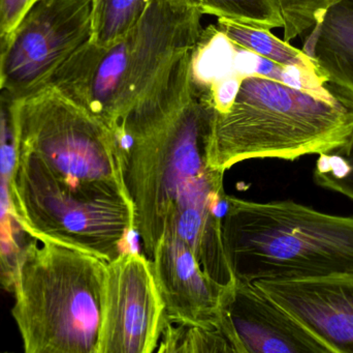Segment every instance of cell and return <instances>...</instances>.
<instances>
[{"mask_svg":"<svg viewBox=\"0 0 353 353\" xmlns=\"http://www.w3.org/2000/svg\"><path fill=\"white\" fill-rule=\"evenodd\" d=\"M159 353L236 352L221 327L163 321Z\"/></svg>","mask_w":353,"mask_h":353,"instance_id":"15","label":"cell"},{"mask_svg":"<svg viewBox=\"0 0 353 353\" xmlns=\"http://www.w3.org/2000/svg\"><path fill=\"white\" fill-rule=\"evenodd\" d=\"M14 122L17 161L70 188L130 200L113 128L57 89L47 85L17 99Z\"/></svg>","mask_w":353,"mask_h":353,"instance_id":"6","label":"cell"},{"mask_svg":"<svg viewBox=\"0 0 353 353\" xmlns=\"http://www.w3.org/2000/svg\"><path fill=\"white\" fill-rule=\"evenodd\" d=\"M10 191L14 213L32 238L91 253L108 263L132 250L134 211L128 199L70 188L19 161Z\"/></svg>","mask_w":353,"mask_h":353,"instance_id":"7","label":"cell"},{"mask_svg":"<svg viewBox=\"0 0 353 353\" xmlns=\"http://www.w3.org/2000/svg\"><path fill=\"white\" fill-rule=\"evenodd\" d=\"M170 3L180 8H199L197 0H168ZM201 10V8H199Z\"/></svg>","mask_w":353,"mask_h":353,"instance_id":"24","label":"cell"},{"mask_svg":"<svg viewBox=\"0 0 353 353\" xmlns=\"http://www.w3.org/2000/svg\"><path fill=\"white\" fill-rule=\"evenodd\" d=\"M31 236L14 213L10 186L0 182V277L1 287L12 289L17 260Z\"/></svg>","mask_w":353,"mask_h":353,"instance_id":"18","label":"cell"},{"mask_svg":"<svg viewBox=\"0 0 353 353\" xmlns=\"http://www.w3.org/2000/svg\"><path fill=\"white\" fill-rule=\"evenodd\" d=\"M92 0H39L24 17L1 64L3 89L16 99L47 86L90 39Z\"/></svg>","mask_w":353,"mask_h":353,"instance_id":"8","label":"cell"},{"mask_svg":"<svg viewBox=\"0 0 353 353\" xmlns=\"http://www.w3.org/2000/svg\"><path fill=\"white\" fill-rule=\"evenodd\" d=\"M150 0H92L89 41L109 46L125 35L142 16Z\"/></svg>","mask_w":353,"mask_h":353,"instance_id":"16","label":"cell"},{"mask_svg":"<svg viewBox=\"0 0 353 353\" xmlns=\"http://www.w3.org/2000/svg\"><path fill=\"white\" fill-rule=\"evenodd\" d=\"M2 58H3V56H2L1 52H0V74H1Z\"/></svg>","mask_w":353,"mask_h":353,"instance_id":"26","label":"cell"},{"mask_svg":"<svg viewBox=\"0 0 353 353\" xmlns=\"http://www.w3.org/2000/svg\"><path fill=\"white\" fill-rule=\"evenodd\" d=\"M203 15L197 8L150 0L125 35L109 46L85 41L48 85L114 128L167 64L197 45Z\"/></svg>","mask_w":353,"mask_h":353,"instance_id":"5","label":"cell"},{"mask_svg":"<svg viewBox=\"0 0 353 353\" xmlns=\"http://www.w3.org/2000/svg\"><path fill=\"white\" fill-rule=\"evenodd\" d=\"M253 283L332 353H353V273Z\"/></svg>","mask_w":353,"mask_h":353,"instance_id":"11","label":"cell"},{"mask_svg":"<svg viewBox=\"0 0 353 353\" xmlns=\"http://www.w3.org/2000/svg\"><path fill=\"white\" fill-rule=\"evenodd\" d=\"M151 265L165 306L163 321L221 327L228 286L218 283L201 269L184 240L175 234L163 236Z\"/></svg>","mask_w":353,"mask_h":353,"instance_id":"12","label":"cell"},{"mask_svg":"<svg viewBox=\"0 0 353 353\" xmlns=\"http://www.w3.org/2000/svg\"><path fill=\"white\" fill-rule=\"evenodd\" d=\"M244 77L245 75L230 70L210 81V95L216 112L223 114L230 109Z\"/></svg>","mask_w":353,"mask_h":353,"instance_id":"23","label":"cell"},{"mask_svg":"<svg viewBox=\"0 0 353 353\" xmlns=\"http://www.w3.org/2000/svg\"><path fill=\"white\" fill-rule=\"evenodd\" d=\"M222 234L232 275L241 281L353 273V217L292 200L254 202L226 195Z\"/></svg>","mask_w":353,"mask_h":353,"instance_id":"4","label":"cell"},{"mask_svg":"<svg viewBox=\"0 0 353 353\" xmlns=\"http://www.w3.org/2000/svg\"><path fill=\"white\" fill-rule=\"evenodd\" d=\"M203 15L271 29L283 27L277 0H197Z\"/></svg>","mask_w":353,"mask_h":353,"instance_id":"17","label":"cell"},{"mask_svg":"<svg viewBox=\"0 0 353 353\" xmlns=\"http://www.w3.org/2000/svg\"><path fill=\"white\" fill-rule=\"evenodd\" d=\"M3 77H2V75L0 74V91L2 90V89H3Z\"/></svg>","mask_w":353,"mask_h":353,"instance_id":"25","label":"cell"},{"mask_svg":"<svg viewBox=\"0 0 353 353\" xmlns=\"http://www.w3.org/2000/svg\"><path fill=\"white\" fill-rule=\"evenodd\" d=\"M39 0H0V52L6 54L14 32ZM3 59V58H2Z\"/></svg>","mask_w":353,"mask_h":353,"instance_id":"22","label":"cell"},{"mask_svg":"<svg viewBox=\"0 0 353 353\" xmlns=\"http://www.w3.org/2000/svg\"><path fill=\"white\" fill-rule=\"evenodd\" d=\"M221 323L238 353H332L254 283L236 278L226 290Z\"/></svg>","mask_w":353,"mask_h":353,"instance_id":"10","label":"cell"},{"mask_svg":"<svg viewBox=\"0 0 353 353\" xmlns=\"http://www.w3.org/2000/svg\"><path fill=\"white\" fill-rule=\"evenodd\" d=\"M163 306L145 254L130 250L108 263L99 353L157 352Z\"/></svg>","mask_w":353,"mask_h":353,"instance_id":"9","label":"cell"},{"mask_svg":"<svg viewBox=\"0 0 353 353\" xmlns=\"http://www.w3.org/2000/svg\"><path fill=\"white\" fill-rule=\"evenodd\" d=\"M303 51L315 60L327 82L353 97V0H341L327 10Z\"/></svg>","mask_w":353,"mask_h":353,"instance_id":"13","label":"cell"},{"mask_svg":"<svg viewBox=\"0 0 353 353\" xmlns=\"http://www.w3.org/2000/svg\"><path fill=\"white\" fill-rule=\"evenodd\" d=\"M107 261L29 238L14 274L12 314L26 353H99Z\"/></svg>","mask_w":353,"mask_h":353,"instance_id":"3","label":"cell"},{"mask_svg":"<svg viewBox=\"0 0 353 353\" xmlns=\"http://www.w3.org/2000/svg\"><path fill=\"white\" fill-rule=\"evenodd\" d=\"M341 0H277L283 19L284 39L290 43L313 28L329 8Z\"/></svg>","mask_w":353,"mask_h":353,"instance_id":"20","label":"cell"},{"mask_svg":"<svg viewBox=\"0 0 353 353\" xmlns=\"http://www.w3.org/2000/svg\"><path fill=\"white\" fill-rule=\"evenodd\" d=\"M353 133V97L332 83L316 90L246 75L230 109L215 111L208 160L225 172L251 159L294 161L341 146Z\"/></svg>","mask_w":353,"mask_h":353,"instance_id":"2","label":"cell"},{"mask_svg":"<svg viewBox=\"0 0 353 353\" xmlns=\"http://www.w3.org/2000/svg\"><path fill=\"white\" fill-rule=\"evenodd\" d=\"M16 97L0 91V182L10 186L18 160L14 106Z\"/></svg>","mask_w":353,"mask_h":353,"instance_id":"21","label":"cell"},{"mask_svg":"<svg viewBox=\"0 0 353 353\" xmlns=\"http://www.w3.org/2000/svg\"><path fill=\"white\" fill-rule=\"evenodd\" d=\"M313 180L317 186L353 200V133L341 146L319 155Z\"/></svg>","mask_w":353,"mask_h":353,"instance_id":"19","label":"cell"},{"mask_svg":"<svg viewBox=\"0 0 353 353\" xmlns=\"http://www.w3.org/2000/svg\"><path fill=\"white\" fill-rule=\"evenodd\" d=\"M193 50L167 64L113 128L134 232L150 261L179 211L225 207L224 173L208 160L215 108L209 86L193 79Z\"/></svg>","mask_w":353,"mask_h":353,"instance_id":"1","label":"cell"},{"mask_svg":"<svg viewBox=\"0 0 353 353\" xmlns=\"http://www.w3.org/2000/svg\"><path fill=\"white\" fill-rule=\"evenodd\" d=\"M216 28L234 45L252 52L280 66L300 68L310 74L325 76L316 62L303 50L282 41L269 29L242 24L228 19H218Z\"/></svg>","mask_w":353,"mask_h":353,"instance_id":"14","label":"cell"}]
</instances>
